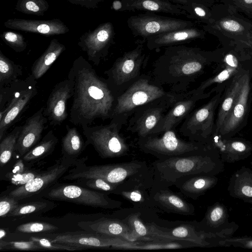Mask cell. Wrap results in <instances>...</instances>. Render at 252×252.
<instances>
[{
  "mask_svg": "<svg viewBox=\"0 0 252 252\" xmlns=\"http://www.w3.org/2000/svg\"><path fill=\"white\" fill-rule=\"evenodd\" d=\"M67 77L74 82L71 123L90 126L97 119H111L116 97L106 80L97 75L88 61L82 56L76 58Z\"/></svg>",
  "mask_w": 252,
  "mask_h": 252,
  "instance_id": "6da1fadb",
  "label": "cell"
},
{
  "mask_svg": "<svg viewBox=\"0 0 252 252\" xmlns=\"http://www.w3.org/2000/svg\"><path fill=\"white\" fill-rule=\"evenodd\" d=\"M216 50L183 45L164 48L153 65L151 77L157 84L168 86L172 93L186 92L190 85L217 61Z\"/></svg>",
  "mask_w": 252,
  "mask_h": 252,
  "instance_id": "7a4b0ae2",
  "label": "cell"
},
{
  "mask_svg": "<svg viewBox=\"0 0 252 252\" xmlns=\"http://www.w3.org/2000/svg\"><path fill=\"white\" fill-rule=\"evenodd\" d=\"M211 8V21L202 25L206 32L216 36L222 46L236 45L252 49V21L220 2Z\"/></svg>",
  "mask_w": 252,
  "mask_h": 252,
  "instance_id": "3957f363",
  "label": "cell"
},
{
  "mask_svg": "<svg viewBox=\"0 0 252 252\" xmlns=\"http://www.w3.org/2000/svg\"><path fill=\"white\" fill-rule=\"evenodd\" d=\"M86 161L83 160L70 168L62 179L73 181L96 178L119 185L130 179L153 176L150 166L145 161L133 160L121 163L94 165H87Z\"/></svg>",
  "mask_w": 252,
  "mask_h": 252,
  "instance_id": "277c9868",
  "label": "cell"
},
{
  "mask_svg": "<svg viewBox=\"0 0 252 252\" xmlns=\"http://www.w3.org/2000/svg\"><path fill=\"white\" fill-rule=\"evenodd\" d=\"M36 80L30 74L25 79L0 88V141L37 94Z\"/></svg>",
  "mask_w": 252,
  "mask_h": 252,
  "instance_id": "5b68a950",
  "label": "cell"
},
{
  "mask_svg": "<svg viewBox=\"0 0 252 252\" xmlns=\"http://www.w3.org/2000/svg\"><path fill=\"white\" fill-rule=\"evenodd\" d=\"M171 93L156 83L151 75L142 74L116 97L110 120L123 126L138 108Z\"/></svg>",
  "mask_w": 252,
  "mask_h": 252,
  "instance_id": "8992f818",
  "label": "cell"
},
{
  "mask_svg": "<svg viewBox=\"0 0 252 252\" xmlns=\"http://www.w3.org/2000/svg\"><path fill=\"white\" fill-rule=\"evenodd\" d=\"M215 50L217 58L214 75L189 91L190 93L203 94L212 86H226L235 75L252 67V49L234 45L222 46Z\"/></svg>",
  "mask_w": 252,
  "mask_h": 252,
  "instance_id": "52a82bcc",
  "label": "cell"
},
{
  "mask_svg": "<svg viewBox=\"0 0 252 252\" xmlns=\"http://www.w3.org/2000/svg\"><path fill=\"white\" fill-rule=\"evenodd\" d=\"M123 125L111 120L109 124L82 126L86 138V146L91 145L102 158H112L128 156L130 147L120 133Z\"/></svg>",
  "mask_w": 252,
  "mask_h": 252,
  "instance_id": "ba28073f",
  "label": "cell"
},
{
  "mask_svg": "<svg viewBox=\"0 0 252 252\" xmlns=\"http://www.w3.org/2000/svg\"><path fill=\"white\" fill-rule=\"evenodd\" d=\"M137 46L118 58L112 66L104 71L108 85L117 97L124 93L141 75L146 61L144 43L138 40Z\"/></svg>",
  "mask_w": 252,
  "mask_h": 252,
  "instance_id": "9c48e42d",
  "label": "cell"
},
{
  "mask_svg": "<svg viewBox=\"0 0 252 252\" xmlns=\"http://www.w3.org/2000/svg\"><path fill=\"white\" fill-rule=\"evenodd\" d=\"M37 195L51 200L108 210L118 209L122 205V202L112 199L106 193L72 184L57 182Z\"/></svg>",
  "mask_w": 252,
  "mask_h": 252,
  "instance_id": "30bf717a",
  "label": "cell"
},
{
  "mask_svg": "<svg viewBox=\"0 0 252 252\" xmlns=\"http://www.w3.org/2000/svg\"><path fill=\"white\" fill-rule=\"evenodd\" d=\"M226 86L214 87L216 94L205 104L192 111L185 119L179 131L189 141L207 145L215 129V114Z\"/></svg>",
  "mask_w": 252,
  "mask_h": 252,
  "instance_id": "8fae6325",
  "label": "cell"
},
{
  "mask_svg": "<svg viewBox=\"0 0 252 252\" xmlns=\"http://www.w3.org/2000/svg\"><path fill=\"white\" fill-rule=\"evenodd\" d=\"M160 133L159 136L156 134L138 138L139 150L158 159H165L204 151L208 147V145L181 139L174 129Z\"/></svg>",
  "mask_w": 252,
  "mask_h": 252,
  "instance_id": "7c38bea8",
  "label": "cell"
},
{
  "mask_svg": "<svg viewBox=\"0 0 252 252\" xmlns=\"http://www.w3.org/2000/svg\"><path fill=\"white\" fill-rule=\"evenodd\" d=\"M176 96V93H171L138 108L129 119L126 130L138 138L154 134Z\"/></svg>",
  "mask_w": 252,
  "mask_h": 252,
  "instance_id": "4fadbf2b",
  "label": "cell"
},
{
  "mask_svg": "<svg viewBox=\"0 0 252 252\" xmlns=\"http://www.w3.org/2000/svg\"><path fill=\"white\" fill-rule=\"evenodd\" d=\"M88 159V157L71 158L62 156L54 164L41 171L33 179L23 186L16 187L7 195L18 201L37 195L58 182L70 168Z\"/></svg>",
  "mask_w": 252,
  "mask_h": 252,
  "instance_id": "5bb4252c",
  "label": "cell"
},
{
  "mask_svg": "<svg viewBox=\"0 0 252 252\" xmlns=\"http://www.w3.org/2000/svg\"><path fill=\"white\" fill-rule=\"evenodd\" d=\"M127 24L135 37L146 42L147 39L153 36L171 31L194 27L195 23L173 17L146 12L131 16L127 20Z\"/></svg>",
  "mask_w": 252,
  "mask_h": 252,
  "instance_id": "9a60e30c",
  "label": "cell"
},
{
  "mask_svg": "<svg viewBox=\"0 0 252 252\" xmlns=\"http://www.w3.org/2000/svg\"><path fill=\"white\" fill-rule=\"evenodd\" d=\"M252 67L246 70L237 97L217 135L230 137L247 125L252 100Z\"/></svg>",
  "mask_w": 252,
  "mask_h": 252,
  "instance_id": "2e32d148",
  "label": "cell"
},
{
  "mask_svg": "<svg viewBox=\"0 0 252 252\" xmlns=\"http://www.w3.org/2000/svg\"><path fill=\"white\" fill-rule=\"evenodd\" d=\"M115 34L113 24L105 22L94 31L83 34L78 45L86 53L88 60L97 66L108 55L109 48L114 43Z\"/></svg>",
  "mask_w": 252,
  "mask_h": 252,
  "instance_id": "e0dca14e",
  "label": "cell"
},
{
  "mask_svg": "<svg viewBox=\"0 0 252 252\" xmlns=\"http://www.w3.org/2000/svg\"><path fill=\"white\" fill-rule=\"evenodd\" d=\"M74 89V82L68 77L57 83L53 88L44 106L43 112L50 125H61L67 118V102L73 97Z\"/></svg>",
  "mask_w": 252,
  "mask_h": 252,
  "instance_id": "ac0fdd59",
  "label": "cell"
},
{
  "mask_svg": "<svg viewBox=\"0 0 252 252\" xmlns=\"http://www.w3.org/2000/svg\"><path fill=\"white\" fill-rule=\"evenodd\" d=\"M47 237L52 242L83 248H111L119 249L121 246L130 242L117 238H109L99 234L84 232H66L49 234Z\"/></svg>",
  "mask_w": 252,
  "mask_h": 252,
  "instance_id": "d6986e66",
  "label": "cell"
},
{
  "mask_svg": "<svg viewBox=\"0 0 252 252\" xmlns=\"http://www.w3.org/2000/svg\"><path fill=\"white\" fill-rule=\"evenodd\" d=\"M212 93L210 91L207 93L194 94L187 91L176 94L175 100L154 134L174 129L192 111L198 101L209 97Z\"/></svg>",
  "mask_w": 252,
  "mask_h": 252,
  "instance_id": "ffe728a7",
  "label": "cell"
},
{
  "mask_svg": "<svg viewBox=\"0 0 252 252\" xmlns=\"http://www.w3.org/2000/svg\"><path fill=\"white\" fill-rule=\"evenodd\" d=\"M153 184V176L130 179L119 185L113 194L121 195L134 208L157 212L150 193Z\"/></svg>",
  "mask_w": 252,
  "mask_h": 252,
  "instance_id": "44dd1931",
  "label": "cell"
},
{
  "mask_svg": "<svg viewBox=\"0 0 252 252\" xmlns=\"http://www.w3.org/2000/svg\"><path fill=\"white\" fill-rule=\"evenodd\" d=\"M80 228L90 233L109 238H117L130 242H138V236L121 219L102 217L93 221L78 222Z\"/></svg>",
  "mask_w": 252,
  "mask_h": 252,
  "instance_id": "7402d4cb",
  "label": "cell"
},
{
  "mask_svg": "<svg viewBox=\"0 0 252 252\" xmlns=\"http://www.w3.org/2000/svg\"><path fill=\"white\" fill-rule=\"evenodd\" d=\"M44 107L28 118L22 126L15 152L20 158L40 141L42 133L47 127L46 125L48 120L43 115Z\"/></svg>",
  "mask_w": 252,
  "mask_h": 252,
  "instance_id": "603a6c76",
  "label": "cell"
},
{
  "mask_svg": "<svg viewBox=\"0 0 252 252\" xmlns=\"http://www.w3.org/2000/svg\"><path fill=\"white\" fill-rule=\"evenodd\" d=\"M150 193L157 211L184 216L194 214L193 205L169 188L152 187Z\"/></svg>",
  "mask_w": 252,
  "mask_h": 252,
  "instance_id": "cb8c5ba5",
  "label": "cell"
},
{
  "mask_svg": "<svg viewBox=\"0 0 252 252\" xmlns=\"http://www.w3.org/2000/svg\"><path fill=\"white\" fill-rule=\"evenodd\" d=\"M206 32L194 27L162 33L147 39L146 46L150 50L182 45L198 39H204Z\"/></svg>",
  "mask_w": 252,
  "mask_h": 252,
  "instance_id": "d4e9b609",
  "label": "cell"
},
{
  "mask_svg": "<svg viewBox=\"0 0 252 252\" xmlns=\"http://www.w3.org/2000/svg\"><path fill=\"white\" fill-rule=\"evenodd\" d=\"M4 25L9 29L46 36L64 34L69 31L68 27L60 19L41 20L14 18L5 22Z\"/></svg>",
  "mask_w": 252,
  "mask_h": 252,
  "instance_id": "484cf974",
  "label": "cell"
},
{
  "mask_svg": "<svg viewBox=\"0 0 252 252\" xmlns=\"http://www.w3.org/2000/svg\"><path fill=\"white\" fill-rule=\"evenodd\" d=\"M246 70L235 75L227 84L218 107L215 120V129L213 136L219 134L221 127L229 114L237 97Z\"/></svg>",
  "mask_w": 252,
  "mask_h": 252,
  "instance_id": "4316f807",
  "label": "cell"
},
{
  "mask_svg": "<svg viewBox=\"0 0 252 252\" xmlns=\"http://www.w3.org/2000/svg\"><path fill=\"white\" fill-rule=\"evenodd\" d=\"M123 7L120 11H143L152 13H165L186 16L182 5L164 0H121Z\"/></svg>",
  "mask_w": 252,
  "mask_h": 252,
  "instance_id": "83f0119b",
  "label": "cell"
},
{
  "mask_svg": "<svg viewBox=\"0 0 252 252\" xmlns=\"http://www.w3.org/2000/svg\"><path fill=\"white\" fill-rule=\"evenodd\" d=\"M65 49L57 39H52L45 51L33 63L31 74L36 80L40 78Z\"/></svg>",
  "mask_w": 252,
  "mask_h": 252,
  "instance_id": "f1b7e54d",
  "label": "cell"
},
{
  "mask_svg": "<svg viewBox=\"0 0 252 252\" xmlns=\"http://www.w3.org/2000/svg\"><path fill=\"white\" fill-rule=\"evenodd\" d=\"M58 143V139L53 130H49L42 139L21 158L28 165L35 163L51 155Z\"/></svg>",
  "mask_w": 252,
  "mask_h": 252,
  "instance_id": "f546056e",
  "label": "cell"
},
{
  "mask_svg": "<svg viewBox=\"0 0 252 252\" xmlns=\"http://www.w3.org/2000/svg\"><path fill=\"white\" fill-rule=\"evenodd\" d=\"M198 174L186 175L176 180L174 185L185 196L195 199L209 185L207 178Z\"/></svg>",
  "mask_w": 252,
  "mask_h": 252,
  "instance_id": "4dcf8cb0",
  "label": "cell"
},
{
  "mask_svg": "<svg viewBox=\"0 0 252 252\" xmlns=\"http://www.w3.org/2000/svg\"><path fill=\"white\" fill-rule=\"evenodd\" d=\"M66 132L61 141L63 156L71 158H78L86 148L85 141L76 127L66 125Z\"/></svg>",
  "mask_w": 252,
  "mask_h": 252,
  "instance_id": "1f68e13d",
  "label": "cell"
},
{
  "mask_svg": "<svg viewBox=\"0 0 252 252\" xmlns=\"http://www.w3.org/2000/svg\"><path fill=\"white\" fill-rule=\"evenodd\" d=\"M56 206V204L51 200H35L19 204L18 206L7 216V217H22L39 213H45Z\"/></svg>",
  "mask_w": 252,
  "mask_h": 252,
  "instance_id": "d6a6232c",
  "label": "cell"
},
{
  "mask_svg": "<svg viewBox=\"0 0 252 252\" xmlns=\"http://www.w3.org/2000/svg\"><path fill=\"white\" fill-rule=\"evenodd\" d=\"M22 74V66L15 64L0 50V88L19 80Z\"/></svg>",
  "mask_w": 252,
  "mask_h": 252,
  "instance_id": "836d02e7",
  "label": "cell"
},
{
  "mask_svg": "<svg viewBox=\"0 0 252 252\" xmlns=\"http://www.w3.org/2000/svg\"><path fill=\"white\" fill-rule=\"evenodd\" d=\"M22 126H17L0 141V166H4L12 158L15 152L17 139Z\"/></svg>",
  "mask_w": 252,
  "mask_h": 252,
  "instance_id": "e575fe53",
  "label": "cell"
},
{
  "mask_svg": "<svg viewBox=\"0 0 252 252\" xmlns=\"http://www.w3.org/2000/svg\"><path fill=\"white\" fill-rule=\"evenodd\" d=\"M182 9L186 11L188 18L194 20L206 25L211 21V8L200 1H193L188 5H182Z\"/></svg>",
  "mask_w": 252,
  "mask_h": 252,
  "instance_id": "d590c367",
  "label": "cell"
},
{
  "mask_svg": "<svg viewBox=\"0 0 252 252\" xmlns=\"http://www.w3.org/2000/svg\"><path fill=\"white\" fill-rule=\"evenodd\" d=\"M49 6L45 0H18L15 9L25 14L43 15Z\"/></svg>",
  "mask_w": 252,
  "mask_h": 252,
  "instance_id": "8d00e7d4",
  "label": "cell"
},
{
  "mask_svg": "<svg viewBox=\"0 0 252 252\" xmlns=\"http://www.w3.org/2000/svg\"><path fill=\"white\" fill-rule=\"evenodd\" d=\"M76 183L93 190H100L110 193H114L118 186L96 178L77 180Z\"/></svg>",
  "mask_w": 252,
  "mask_h": 252,
  "instance_id": "74e56055",
  "label": "cell"
},
{
  "mask_svg": "<svg viewBox=\"0 0 252 252\" xmlns=\"http://www.w3.org/2000/svg\"><path fill=\"white\" fill-rule=\"evenodd\" d=\"M58 229V227L49 223L30 222L18 225L16 228V231L23 233L52 232Z\"/></svg>",
  "mask_w": 252,
  "mask_h": 252,
  "instance_id": "f35d334b",
  "label": "cell"
},
{
  "mask_svg": "<svg viewBox=\"0 0 252 252\" xmlns=\"http://www.w3.org/2000/svg\"><path fill=\"white\" fill-rule=\"evenodd\" d=\"M0 250L20 251H44L36 242L31 240L29 241H0Z\"/></svg>",
  "mask_w": 252,
  "mask_h": 252,
  "instance_id": "ab89813d",
  "label": "cell"
},
{
  "mask_svg": "<svg viewBox=\"0 0 252 252\" xmlns=\"http://www.w3.org/2000/svg\"><path fill=\"white\" fill-rule=\"evenodd\" d=\"M0 37L7 45L16 52H22L27 48V43L25 38L18 33L6 31L0 35Z\"/></svg>",
  "mask_w": 252,
  "mask_h": 252,
  "instance_id": "60d3db41",
  "label": "cell"
},
{
  "mask_svg": "<svg viewBox=\"0 0 252 252\" xmlns=\"http://www.w3.org/2000/svg\"><path fill=\"white\" fill-rule=\"evenodd\" d=\"M41 171L38 169L28 168L26 171L17 175L4 177L5 180L11 184L20 187L33 179Z\"/></svg>",
  "mask_w": 252,
  "mask_h": 252,
  "instance_id": "b9f144b4",
  "label": "cell"
},
{
  "mask_svg": "<svg viewBox=\"0 0 252 252\" xmlns=\"http://www.w3.org/2000/svg\"><path fill=\"white\" fill-rule=\"evenodd\" d=\"M220 3L229 5L239 13L252 20V0H219Z\"/></svg>",
  "mask_w": 252,
  "mask_h": 252,
  "instance_id": "7bdbcfd3",
  "label": "cell"
},
{
  "mask_svg": "<svg viewBox=\"0 0 252 252\" xmlns=\"http://www.w3.org/2000/svg\"><path fill=\"white\" fill-rule=\"evenodd\" d=\"M31 240L36 242L45 250H65L74 251L80 249L72 246L52 242L50 239L36 237H31Z\"/></svg>",
  "mask_w": 252,
  "mask_h": 252,
  "instance_id": "ee69618b",
  "label": "cell"
},
{
  "mask_svg": "<svg viewBox=\"0 0 252 252\" xmlns=\"http://www.w3.org/2000/svg\"><path fill=\"white\" fill-rule=\"evenodd\" d=\"M19 204V201L7 194L1 196L0 198V218L7 217Z\"/></svg>",
  "mask_w": 252,
  "mask_h": 252,
  "instance_id": "f6af8a7d",
  "label": "cell"
},
{
  "mask_svg": "<svg viewBox=\"0 0 252 252\" xmlns=\"http://www.w3.org/2000/svg\"><path fill=\"white\" fill-rule=\"evenodd\" d=\"M28 168V165L20 158L13 165L11 171L8 172L4 177L17 175L26 171Z\"/></svg>",
  "mask_w": 252,
  "mask_h": 252,
  "instance_id": "bcb514c9",
  "label": "cell"
},
{
  "mask_svg": "<svg viewBox=\"0 0 252 252\" xmlns=\"http://www.w3.org/2000/svg\"><path fill=\"white\" fill-rule=\"evenodd\" d=\"M70 2L88 8H94L103 0H67Z\"/></svg>",
  "mask_w": 252,
  "mask_h": 252,
  "instance_id": "7dc6e473",
  "label": "cell"
},
{
  "mask_svg": "<svg viewBox=\"0 0 252 252\" xmlns=\"http://www.w3.org/2000/svg\"><path fill=\"white\" fill-rule=\"evenodd\" d=\"M230 146L235 151L242 152L246 150V145L241 141L235 140L232 141L230 143Z\"/></svg>",
  "mask_w": 252,
  "mask_h": 252,
  "instance_id": "c3c4849f",
  "label": "cell"
},
{
  "mask_svg": "<svg viewBox=\"0 0 252 252\" xmlns=\"http://www.w3.org/2000/svg\"><path fill=\"white\" fill-rule=\"evenodd\" d=\"M222 210L219 207L213 209L210 215V220L214 222L218 221L222 216Z\"/></svg>",
  "mask_w": 252,
  "mask_h": 252,
  "instance_id": "681fc988",
  "label": "cell"
},
{
  "mask_svg": "<svg viewBox=\"0 0 252 252\" xmlns=\"http://www.w3.org/2000/svg\"><path fill=\"white\" fill-rule=\"evenodd\" d=\"M167 1H169L172 2L173 3L181 5H188L189 3L193 2V1H200L199 0H164ZM203 3V2H202Z\"/></svg>",
  "mask_w": 252,
  "mask_h": 252,
  "instance_id": "f907efd6",
  "label": "cell"
},
{
  "mask_svg": "<svg viewBox=\"0 0 252 252\" xmlns=\"http://www.w3.org/2000/svg\"><path fill=\"white\" fill-rule=\"evenodd\" d=\"M123 7V3L121 0H115L112 5V8L115 11H120Z\"/></svg>",
  "mask_w": 252,
  "mask_h": 252,
  "instance_id": "816d5d0a",
  "label": "cell"
},
{
  "mask_svg": "<svg viewBox=\"0 0 252 252\" xmlns=\"http://www.w3.org/2000/svg\"><path fill=\"white\" fill-rule=\"evenodd\" d=\"M242 193L245 195L252 197V188L250 186H244L242 189Z\"/></svg>",
  "mask_w": 252,
  "mask_h": 252,
  "instance_id": "f5cc1de1",
  "label": "cell"
},
{
  "mask_svg": "<svg viewBox=\"0 0 252 252\" xmlns=\"http://www.w3.org/2000/svg\"><path fill=\"white\" fill-rule=\"evenodd\" d=\"M206 5L209 7H211L218 0H199Z\"/></svg>",
  "mask_w": 252,
  "mask_h": 252,
  "instance_id": "db71d44e",
  "label": "cell"
},
{
  "mask_svg": "<svg viewBox=\"0 0 252 252\" xmlns=\"http://www.w3.org/2000/svg\"><path fill=\"white\" fill-rule=\"evenodd\" d=\"M251 245H252V242L251 243Z\"/></svg>",
  "mask_w": 252,
  "mask_h": 252,
  "instance_id": "11a10c76",
  "label": "cell"
}]
</instances>
